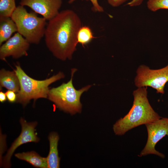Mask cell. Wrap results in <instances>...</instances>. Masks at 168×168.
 <instances>
[{
    "label": "cell",
    "instance_id": "obj_13",
    "mask_svg": "<svg viewBox=\"0 0 168 168\" xmlns=\"http://www.w3.org/2000/svg\"><path fill=\"white\" fill-rule=\"evenodd\" d=\"M15 156L18 159L25 161L35 167L48 168L47 157H42L35 152L17 153Z\"/></svg>",
    "mask_w": 168,
    "mask_h": 168
},
{
    "label": "cell",
    "instance_id": "obj_19",
    "mask_svg": "<svg viewBox=\"0 0 168 168\" xmlns=\"http://www.w3.org/2000/svg\"><path fill=\"white\" fill-rule=\"evenodd\" d=\"M16 92L11 90H8L5 92L7 99L11 103H13L16 101L17 95Z\"/></svg>",
    "mask_w": 168,
    "mask_h": 168
},
{
    "label": "cell",
    "instance_id": "obj_17",
    "mask_svg": "<svg viewBox=\"0 0 168 168\" xmlns=\"http://www.w3.org/2000/svg\"><path fill=\"white\" fill-rule=\"evenodd\" d=\"M147 6L152 12L160 9H168V0H148Z\"/></svg>",
    "mask_w": 168,
    "mask_h": 168
},
{
    "label": "cell",
    "instance_id": "obj_6",
    "mask_svg": "<svg viewBox=\"0 0 168 168\" xmlns=\"http://www.w3.org/2000/svg\"><path fill=\"white\" fill-rule=\"evenodd\" d=\"M135 83L138 88L151 87L158 93L164 94V87L168 82V65L159 69L152 70L144 65L139 67Z\"/></svg>",
    "mask_w": 168,
    "mask_h": 168
},
{
    "label": "cell",
    "instance_id": "obj_11",
    "mask_svg": "<svg viewBox=\"0 0 168 168\" xmlns=\"http://www.w3.org/2000/svg\"><path fill=\"white\" fill-rule=\"evenodd\" d=\"M0 89L5 87L17 93L20 88L19 79L14 70L11 71L2 69L0 71Z\"/></svg>",
    "mask_w": 168,
    "mask_h": 168
},
{
    "label": "cell",
    "instance_id": "obj_16",
    "mask_svg": "<svg viewBox=\"0 0 168 168\" xmlns=\"http://www.w3.org/2000/svg\"><path fill=\"white\" fill-rule=\"evenodd\" d=\"M16 7L15 0H0V18L11 17Z\"/></svg>",
    "mask_w": 168,
    "mask_h": 168
},
{
    "label": "cell",
    "instance_id": "obj_5",
    "mask_svg": "<svg viewBox=\"0 0 168 168\" xmlns=\"http://www.w3.org/2000/svg\"><path fill=\"white\" fill-rule=\"evenodd\" d=\"M76 70V69L71 70V77L69 81L49 89L48 96V98L54 102L57 108L72 114L81 112V96L91 86L88 85L78 90L74 88L72 80Z\"/></svg>",
    "mask_w": 168,
    "mask_h": 168
},
{
    "label": "cell",
    "instance_id": "obj_3",
    "mask_svg": "<svg viewBox=\"0 0 168 168\" xmlns=\"http://www.w3.org/2000/svg\"><path fill=\"white\" fill-rule=\"evenodd\" d=\"M20 81V88L17 93L16 102L25 106L30 100L40 98H48L49 86L52 83L63 78L64 75L61 72L49 78L43 80L33 79L28 76L19 64L14 70Z\"/></svg>",
    "mask_w": 168,
    "mask_h": 168
},
{
    "label": "cell",
    "instance_id": "obj_20",
    "mask_svg": "<svg viewBox=\"0 0 168 168\" xmlns=\"http://www.w3.org/2000/svg\"><path fill=\"white\" fill-rule=\"evenodd\" d=\"M128 0H107L108 3L114 7H119Z\"/></svg>",
    "mask_w": 168,
    "mask_h": 168
},
{
    "label": "cell",
    "instance_id": "obj_7",
    "mask_svg": "<svg viewBox=\"0 0 168 168\" xmlns=\"http://www.w3.org/2000/svg\"><path fill=\"white\" fill-rule=\"evenodd\" d=\"M148 133L146 145L140 153L141 156L153 154L164 158V155L156 151V143L166 135L168 136V118H162L145 124Z\"/></svg>",
    "mask_w": 168,
    "mask_h": 168
},
{
    "label": "cell",
    "instance_id": "obj_9",
    "mask_svg": "<svg viewBox=\"0 0 168 168\" xmlns=\"http://www.w3.org/2000/svg\"><path fill=\"white\" fill-rule=\"evenodd\" d=\"M30 44L21 35L17 32L1 45L0 59L5 61L6 58L10 56L14 59H18L27 56Z\"/></svg>",
    "mask_w": 168,
    "mask_h": 168
},
{
    "label": "cell",
    "instance_id": "obj_22",
    "mask_svg": "<svg viewBox=\"0 0 168 168\" xmlns=\"http://www.w3.org/2000/svg\"><path fill=\"white\" fill-rule=\"evenodd\" d=\"M7 96L5 93H4L2 91L0 92V101L3 103L4 102L7 100Z\"/></svg>",
    "mask_w": 168,
    "mask_h": 168
},
{
    "label": "cell",
    "instance_id": "obj_2",
    "mask_svg": "<svg viewBox=\"0 0 168 168\" xmlns=\"http://www.w3.org/2000/svg\"><path fill=\"white\" fill-rule=\"evenodd\" d=\"M147 87H139L133 91L134 101L132 107L127 114L113 125V129L116 135H123L133 128L161 118L149 102L147 97Z\"/></svg>",
    "mask_w": 168,
    "mask_h": 168
},
{
    "label": "cell",
    "instance_id": "obj_18",
    "mask_svg": "<svg viewBox=\"0 0 168 168\" xmlns=\"http://www.w3.org/2000/svg\"><path fill=\"white\" fill-rule=\"evenodd\" d=\"M76 0H69L68 2L71 4ZM89 0L91 2L92 5V11L95 12H104L103 8L99 5L98 2V0Z\"/></svg>",
    "mask_w": 168,
    "mask_h": 168
},
{
    "label": "cell",
    "instance_id": "obj_15",
    "mask_svg": "<svg viewBox=\"0 0 168 168\" xmlns=\"http://www.w3.org/2000/svg\"><path fill=\"white\" fill-rule=\"evenodd\" d=\"M94 37L90 28L87 26H82L79 29L77 34V42L83 46L89 43Z\"/></svg>",
    "mask_w": 168,
    "mask_h": 168
},
{
    "label": "cell",
    "instance_id": "obj_12",
    "mask_svg": "<svg viewBox=\"0 0 168 168\" xmlns=\"http://www.w3.org/2000/svg\"><path fill=\"white\" fill-rule=\"evenodd\" d=\"M48 139L50 147L49 152L47 157L48 168H59L60 158L58 149L59 136L56 133L52 132L49 134Z\"/></svg>",
    "mask_w": 168,
    "mask_h": 168
},
{
    "label": "cell",
    "instance_id": "obj_8",
    "mask_svg": "<svg viewBox=\"0 0 168 168\" xmlns=\"http://www.w3.org/2000/svg\"><path fill=\"white\" fill-rule=\"evenodd\" d=\"M20 123L21 127L20 134L12 143L3 160L2 165L5 167L11 166V159L16 149L20 145L29 142H37L39 140L35 132L36 122H27L21 118Z\"/></svg>",
    "mask_w": 168,
    "mask_h": 168
},
{
    "label": "cell",
    "instance_id": "obj_10",
    "mask_svg": "<svg viewBox=\"0 0 168 168\" xmlns=\"http://www.w3.org/2000/svg\"><path fill=\"white\" fill-rule=\"evenodd\" d=\"M62 4V0H21L20 5L26 6L49 21L56 16Z\"/></svg>",
    "mask_w": 168,
    "mask_h": 168
},
{
    "label": "cell",
    "instance_id": "obj_21",
    "mask_svg": "<svg viewBox=\"0 0 168 168\" xmlns=\"http://www.w3.org/2000/svg\"><path fill=\"white\" fill-rule=\"evenodd\" d=\"M144 0H132L128 2L127 5L130 7L137 6L140 5Z\"/></svg>",
    "mask_w": 168,
    "mask_h": 168
},
{
    "label": "cell",
    "instance_id": "obj_4",
    "mask_svg": "<svg viewBox=\"0 0 168 168\" xmlns=\"http://www.w3.org/2000/svg\"><path fill=\"white\" fill-rule=\"evenodd\" d=\"M15 23L17 32L30 44H38L44 36L47 23L36 13L29 12L24 6H18L11 17Z\"/></svg>",
    "mask_w": 168,
    "mask_h": 168
},
{
    "label": "cell",
    "instance_id": "obj_14",
    "mask_svg": "<svg viewBox=\"0 0 168 168\" xmlns=\"http://www.w3.org/2000/svg\"><path fill=\"white\" fill-rule=\"evenodd\" d=\"M17 32L16 26L11 17L0 18V45Z\"/></svg>",
    "mask_w": 168,
    "mask_h": 168
},
{
    "label": "cell",
    "instance_id": "obj_1",
    "mask_svg": "<svg viewBox=\"0 0 168 168\" xmlns=\"http://www.w3.org/2000/svg\"><path fill=\"white\" fill-rule=\"evenodd\" d=\"M81 20L73 10L62 11L47 23L45 33L46 46L53 55L64 61L71 59L76 49L77 34Z\"/></svg>",
    "mask_w": 168,
    "mask_h": 168
}]
</instances>
